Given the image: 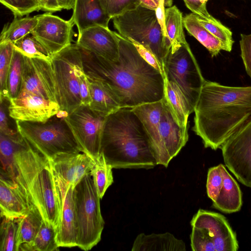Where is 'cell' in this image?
Masks as SVG:
<instances>
[{
	"label": "cell",
	"mask_w": 251,
	"mask_h": 251,
	"mask_svg": "<svg viewBox=\"0 0 251 251\" xmlns=\"http://www.w3.org/2000/svg\"><path fill=\"white\" fill-rule=\"evenodd\" d=\"M119 58L111 61L79 47L84 71L88 78L107 84L118 98L121 108L161 100L164 98L163 75L146 62L133 44L115 32Z\"/></svg>",
	"instance_id": "6da1fadb"
},
{
	"label": "cell",
	"mask_w": 251,
	"mask_h": 251,
	"mask_svg": "<svg viewBox=\"0 0 251 251\" xmlns=\"http://www.w3.org/2000/svg\"><path fill=\"white\" fill-rule=\"evenodd\" d=\"M194 112L193 130L205 148L216 150L250 118L251 86L205 80Z\"/></svg>",
	"instance_id": "7a4b0ae2"
},
{
	"label": "cell",
	"mask_w": 251,
	"mask_h": 251,
	"mask_svg": "<svg viewBox=\"0 0 251 251\" xmlns=\"http://www.w3.org/2000/svg\"><path fill=\"white\" fill-rule=\"evenodd\" d=\"M100 151L113 169H150L157 165L144 126L131 108H121L106 117Z\"/></svg>",
	"instance_id": "3957f363"
},
{
	"label": "cell",
	"mask_w": 251,
	"mask_h": 251,
	"mask_svg": "<svg viewBox=\"0 0 251 251\" xmlns=\"http://www.w3.org/2000/svg\"><path fill=\"white\" fill-rule=\"evenodd\" d=\"M26 142L15 155L14 179L39 210L43 220L57 231L60 210L50 160Z\"/></svg>",
	"instance_id": "277c9868"
},
{
	"label": "cell",
	"mask_w": 251,
	"mask_h": 251,
	"mask_svg": "<svg viewBox=\"0 0 251 251\" xmlns=\"http://www.w3.org/2000/svg\"><path fill=\"white\" fill-rule=\"evenodd\" d=\"M15 122L22 136L49 159L58 154L82 152L65 118L56 114L44 122Z\"/></svg>",
	"instance_id": "5b68a950"
},
{
	"label": "cell",
	"mask_w": 251,
	"mask_h": 251,
	"mask_svg": "<svg viewBox=\"0 0 251 251\" xmlns=\"http://www.w3.org/2000/svg\"><path fill=\"white\" fill-rule=\"evenodd\" d=\"M112 20L119 34L150 49L163 66L171 44L162 33L154 10L140 5Z\"/></svg>",
	"instance_id": "8992f818"
},
{
	"label": "cell",
	"mask_w": 251,
	"mask_h": 251,
	"mask_svg": "<svg viewBox=\"0 0 251 251\" xmlns=\"http://www.w3.org/2000/svg\"><path fill=\"white\" fill-rule=\"evenodd\" d=\"M74 198L76 214L77 247L91 250L101 239L104 222L100 208V198L90 173L75 186Z\"/></svg>",
	"instance_id": "52a82bcc"
},
{
	"label": "cell",
	"mask_w": 251,
	"mask_h": 251,
	"mask_svg": "<svg viewBox=\"0 0 251 251\" xmlns=\"http://www.w3.org/2000/svg\"><path fill=\"white\" fill-rule=\"evenodd\" d=\"M51 65L56 90V102L69 114L81 105L79 75L84 71L82 54L72 44L52 56Z\"/></svg>",
	"instance_id": "ba28073f"
},
{
	"label": "cell",
	"mask_w": 251,
	"mask_h": 251,
	"mask_svg": "<svg viewBox=\"0 0 251 251\" xmlns=\"http://www.w3.org/2000/svg\"><path fill=\"white\" fill-rule=\"evenodd\" d=\"M163 68L164 75L177 86L194 112L205 79L188 43L173 53L170 51Z\"/></svg>",
	"instance_id": "9c48e42d"
},
{
	"label": "cell",
	"mask_w": 251,
	"mask_h": 251,
	"mask_svg": "<svg viewBox=\"0 0 251 251\" xmlns=\"http://www.w3.org/2000/svg\"><path fill=\"white\" fill-rule=\"evenodd\" d=\"M106 119L89 106L82 105L65 118L82 152L94 161L101 153V140Z\"/></svg>",
	"instance_id": "30bf717a"
},
{
	"label": "cell",
	"mask_w": 251,
	"mask_h": 251,
	"mask_svg": "<svg viewBox=\"0 0 251 251\" xmlns=\"http://www.w3.org/2000/svg\"><path fill=\"white\" fill-rule=\"evenodd\" d=\"M220 148L227 168L241 183L251 188V119Z\"/></svg>",
	"instance_id": "8fae6325"
},
{
	"label": "cell",
	"mask_w": 251,
	"mask_h": 251,
	"mask_svg": "<svg viewBox=\"0 0 251 251\" xmlns=\"http://www.w3.org/2000/svg\"><path fill=\"white\" fill-rule=\"evenodd\" d=\"M35 94L56 102V90L51 63L24 55L21 90L19 95Z\"/></svg>",
	"instance_id": "7c38bea8"
},
{
	"label": "cell",
	"mask_w": 251,
	"mask_h": 251,
	"mask_svg": "<svg viewBox=\"0 0 251 251\" xmlns=\"http://www.w3.org/2000/svg\"><path fill=\"white\" fill-rule=\"evenodd\" d=\"M33 35L52 56L72 44L75 25L72 18L65 20L50 12L37 15Z\"/></svg>",
	"instance_id": "4fadbf2b"
},
{
	"label": "cell",
	"mask_w": 251,
	"mask_h": 251,
	"mask_svg": "<svg viewBox=\"0 0 251 251\" xmlns=\"http://www.w3.org/2000/svg\"><path fill=\"white\" fill-rule=\"evenodd\" d=\"M190 224L192 226L201 229L214 245L216 251L238 250L239 245L236 233L223 215L200 209Z\"/></svg>",
	"instance_id": "5bb4252c"
},
{
	"label": "cell",
	"mask_w": 251,
	"mask_h": 251,
	"mask_svg": "<svg viewBox=\"0 0 251 251\" xmlns=\"http://www.w3.org/2000/svg\"><path fill=\"white\" fill-rule=\"evenodd\" d=\"M50 160L56 185L64 190L71 185L75 186L90 173L95 163L90 157L82 152L58 154Z\"/></svg>",
	"instance_id": "9a60e30c"
},
{
	"label": "cell",
	"mask_w": 251,
	"mask_h": 251,
	"mask_svg": "<svg viewBox=\"0 0 251 251\" xmlns=\"http://www.w3.org/2000/svg\"><path fill=\"white\" fill-rule=\"evenodd\" d=\"M58 104L39 96L26 94L9 100V117L15 121L44 122L56 115Z\"/></svg>",
	"instance_id": "2e32d148"
},
{
	"label": "cell",
	"mask_w": 251,
	"mask_h": 251,
	"mask_svg": "<svg viewBox=\"0 0 251 251\" xmlns=\"http://www.w3.org/2000/svg\"><path fill=\"white\" fill-rule=\"evenodd\" d=\"M160 121V150L156 158L157 165L167 167L188 140V128L179 126L173 119L163 99Z\"/></svg>",
	"instance_id": "e0dca14e"
},
{
	"label": "cell",
	"mask_w": 251,
	"mask_h": 251,
	"mask_svg": "<svg viewBox=\"0 0 251 251\" xmlns=\"http://www.w3.org/2000/svg\"><path fill=\"white\" fill-rule=\"evenodd\" d=\"M79 47L111 61L119 58V47L114 31L108 27L96 25L78 35L75 43Z\"/></svg>",
	"instance_id": "ac0fdd59"
},
{
	"label": "cell",
	"mask_w": 251,
	"mask_h": 251,
	"mask_svg": "<svg viewBox=\"0 0 251 251\" xmlns=\"http://www.w3.org/2000/svg\"><path fill=\"white\" fill-rule=\"evenodd\" d=\"M31 204L15 179L0 175L1 217L19 218L27 212Z\"/></svg>",
	"instance_id": "d6986e66"
},
{
	"label": "cell",
	"mask_w": 251,
	"mask_h": 251,
	"mask_svg": "<svg viewBox=\"0 0 251 251\" xmlns=\"http://www.w3.org/2000/svg\"><path fill=\"white\" fill-rule=\"evenodd\" d=\"M75 186L70 185L61 211L56 241L59 247H77L76 214L74 198Z\"/></svg>",
	"instance_id": "ffe728a7"
},
{
	"label": "cell",
	"mask_w": 251,
	"mask_h": 251,
	"mask_svg": "<svg viewBox=\"0 0 251 251\" xmlns=\"http://www.w3.org/2000/svg\"><path fill=\"white\" fill-rule=\"evenodd\" d=\"M71 18L78 34L96 25L108 27L111 20L103 10L99 0H75Z\"/></svg>",
	"instance_id": "44dd1931"
},
{
	"label": "cell",
	"mask_w": 251,
	"mask_h": 251,
	"mask_svg": "<svg viewBox=\"0 0 251 251\" xmlns=\"http://www.w3.org/2000/svg\"><path fill=\"white\" fill-rule=\"evenodd\" d=\"M132 109L144 126L156 160L160 150V121L163 109L162 100L143 104Z\"/></svg>",
	"instance_id": "7402d4cb"
},
{
	"label": "cell",
	"mask_w": 251,
	"mask_h": 251,
	"mask_svg": "<svg viewBox=\"0 0 251 251\" xmlns=\"http://www.w3.org/2000/svg\"><path fill=\"white\" fill-rule=\"evenodd\" d=\"M91 102L90 108L98 114L105 117L121 108L120 100L105 83L89 78Z\"/></svg>",
	"instance_id": "603a6c76"
},
{
	"label": "cell",
	"mask_w": 251,
	"mask_h": 251,
	"mask_svg": "<svg viewBox=\"0 0 251 251\" xmlns=\"http://www.w3.org/2000/svg\"><path fill=\"white\" fill-rule=\"evenodd\" d=\"M223 178V184L213 206L226 213L239 211L242 205V193L236 181L222 164L219 165Z\"/></svg>",
	"instance_id": "cb8c5ba5"
},
{
	"label": "cell",
	"mask_w": 251,
	"mask_h": 251,
	"mask_svg": "<svg viewBox=\"0 0 251 251\" xmlns=\"http://www.w3.org/2000/svg\"><path fill=\"white\" fill-rule=\"evenodd\" d=\"M186 245L182 240L176 238L170 232L139 234L135 238L132 251H185Z\"/></svg>",
	"instance_id": "d4e9b609"
},
{
	"label": "cell",
	"mask_w": 251,
	"mask_h": 251,
	"mask_svg": "<svg viewBox=\"0 0 251 251\" xmlns=\"http://www.w3.org/2000/svg\"><path fill=\"white\" fill-rule=\"evenodd\" d=\"M163 76V100L176 124L181 127H188V118L192 113L190 106L177 86Z\"/></svg>",
	"instance_id": "484cf974"
},
{
	"label": "cell",
	"mask_w": 251,
	"mask_h": 251,
	"mask_svg": "<svg viewBox=\"0 0 251 251\" xmlns=\"http://www.w3.org/2000/svg\"><path fill=\"white\" fill-rule=\"evenodd\" d=\"M183 22L188 32L208 50L212 57L217 56L222 50H225L221 42L199 22L195 14L186 15Z\"/></svg>",
	"instance_id": "4316f807"
},
{
	"label": "cell",
	"mask_w": 251,
	"mask_h": 251,
	"mask_svg": "<svg viewBox=\"0 0 251 251\" xmlns=\"http://www.w3.org/2000/svg\"><path fill=\"white\" fill-rule=\"evenodd\" d=\"M18 223L17 251L22 245L32 242L38 233L43 221L39 210L31 204L27 212L16 219Z\"/></svg>",
	"instance_id": "83f0119b"
},
{
	"label": "cell",
	"mask_w": 251,
	"mask_h": 251,
	"mask_svg": "<svg viewBox=\"0 0 251 251\" xmlns=\"http://www.w3.org/2000/svg\"><path fill=\"white\" fill-rule=\"evenodd\" d=\"M183 19L182 12L176 5L165 8L166 29L172 53L187 43L183 30Z\"/></svg>",
	"instance_id": "f1b7e54d"
},
{
	"label": "cell",
	"mask_w": 251,
	"mask_h": 251,
	"mask_svg": "<svg viewBox=\"0 0 251 251\" xmlns=\"http://www.w3.org/2000/svg\"><path fill=\"white\" fill-rule=\"evenodd\" d=\"M26 143L24 138L22 140H16L0 133V175L14 178L15 155Z\"/></svg>",
	"instance_id": "f546056e"
},
{
	"label": "cell",
	"mask_w": 251,
	"mask_h": 251,
	"mask_svg": "<svg viewBox=\"0 0 251 251\" xmlns=\"http://www.w3.org/2000/svg\"><path fill=\"white\" fill-rule=\"evenodd\" d=\"M38 22L37 16L15 17L13 21L3 27L0 37V43H15L31 33Z\"/></svg>",
	"instance_id": "4dcf8cb0"
},
{
	"label": "cell",
	"mask_w": 251,
	"mask_h": 251,
	"mask_svg": "<svg viewBox=\"0 0 251 251\" xmlns=\"http://www.w3.org/2000/svg\"><path fill=\"white\" fill-rule=\"evenodd\" d=\"M57 231L51 225L43 221L40 228L33 240L22 245L18 251H53L59 248L56 241Z\"/></svg>",
	"instance_id": "1f68e13d"
},
{
	"label": "cell",
	"mask_w": 251,
	"mask_h": 251,
	"mask_svg": "<svg viewBox=\"0 0 251 251\" xmlns=\"http://www.w3.org/2000/svg\"><path fill=\"white\" fill-rule=\"evenodd\" d=\"M112 169L107 163L101 152L99 157L95 161L94 166L90 172L100 199L113 182Z\"/></svg>",
	"instance_id": "d6a6232c"
},
{
	"label": "cell",
	"mask_w": 251,
	"mask_h": 251,
	"mask_svg": "<svg viewBox=\"0 0 251 251\" xmlns=\"http://www.w3.org/2000/svg\"><path fill=\"white\" fill-rule=\"evenodd\" d=\"M23 60L24 55L14 47L7 79L9 100L17 97L20 93L22 82Z\"/></svg>",
	"instance_id": "836d02e7"
},
{
	"label": "cell",
	"mask_w": 251,
	"mask_h": 251,
	"mask_svg": "<svg viewBox=\"0 0 251 251\" xmlns=\"http://www.w3.org/2000/svg\"><path fill=\"white\" fill-rule=\"evenodd\" d=\"M195 15L199 22L221 42L225 47V50L230 52L234 43L232 32L230 29L213 17L207 20Z\"/></svg>",
	"instance_id": "e575fe53"
},
{
	"label": "cell",
	"mask_w": 251,
	"mask_h": 251,
	"mask_svg": "<svg viewBox=\"0 0 251 251\" xmlns=\"http://www.w3.org/2000/svg\"><path fill=\"white\" fill-rule=\"evenodd\" d=\"M13 45L14 48L27 57L43 59L51 63L52 56L31 34L22 38Z\"/></svg>",
	"instance_id": "d590c367"
},
{
	"label": "cell",
	"mask_w": 251,
	"mask_h": 251,
	"mask_svg": "<svg viewBox=\"0 0 251 251\" xmlns=\"http://www.w3.org/2000/svg\"><path fill=\"white\" fill-rule=\"evenodd\" d=\"M14 50L10 42L0 43V101H9L7 79Z\"/></svg>",
	"instance_id": "8d00e7d4"
},
{
	"label": "cell",
	"mask_w": 251,
	"mask_h": 251,
	"mask_svg": "<svg viewBox=\"0 0 251 251\" xmlns=\"http://www.w3.org/2000/svg\"><path fill=\"white\" fill-rule=\"evenodd\" d=\"M1 218L2 220L0 229V251H17L18 223L17 219Z\"/></svg>",
	"instance_id": "74e56055"
},
{
	"label": "cell",
	"mask_w": 251,
	"mask_h": 251,
	"mask_svg": "<svg viewBox=\"0 0 251 251\" xmlns=\"http://www.w3.org/2000/svg\"><path fill=\"white\" fill-rule=\"evenodd\" d=\"M0 1L12 12L14 17H23L41 10L39 0H0Z\"/></svg>",
	"instance_id": "f35d334b"
},
{
	"label": "cell",
	"mask_w": 251,
	"mask_h": 251,
	"mask_svg": "<svg viewBox=\"0 0 251 251\" xmlns=\"http://www.w3.org/2000/svg\"><path fill=\"white\" fill-rule=\"evenodd\" d=\"M104 12L111 19L141 4L140 0H99Z\"/></svg>",
	"instance_id": "ab89813d"
},
{
	"label": "cell",
	"mask_w": 251,
	"mask_h": 251,
	"mask_svg": "<svg viewBox=\"0 0 251 251\" xmlns=\"http://www.w3.org/2000/svg\"><path fill=\"white\" fill-rule=\"evenodd\" d=\"M223 184V176L219 165L209 168L207 173L206 192L212 201L216 200Z\"/></svg>",
	"instance_id": "60d3db41"
},
{
	"label": "cell",
	"mask_w": 251,
	"mask_h": 251,
	"mask_svg": "<svg viewBox=\"0 0 251 251\" xmlns=\"http://www.w3.org/2000/svg\"><path fill=\"white\" fill-rule=\"evenodd\" d=\"M190 235L191 246L194 251H216L213 243L201 228L192 226Z\"/></svg>",
	"instance_id": "b9f144b4"
},
{
	"label": "cell",
	"mask_w": 251,
	"mask_h": 251,
	"mask_svg": "<svg viewBox=\"0 0 251 251\" xmlns=\"http://www.w3.org/2000/svg\"><path fill=\"white\" fill-rule=\"evenodd\" d=\"M7 100L0 101V133L13 140H19L23 138L17 129L13 128L8 119V106H6L5 101Z\"/></svg>",
	"instance_id": "7bdbcfd3"
},
{
	"label": "cell",
	"mask_w": 251,
	"mask_h": 251,
	"mask_svg": "<svg viewBox=\"0 0 251 251\" xmlns=\"http://www.w3.org/2000/svg\"><path fill=\"white\" fill-rule=\"evenodd\" d=\"M128 40L133 44L141 56L164 75L163 66L154 53L149 48L134 40L131 39Z\"/></svg>",
	"instance_id": "ee69618b"
},
{
	"label": "cell",
	"mask_w": 251,
	"mask_h": 251,
	"mask_svg": "<svg viewBox=\"0 0 251 251\" xmlns=\"http://www.w3.org/2000/svg\"><path fill=\"white\" fill-rule=\"evenodd\" d=\"M241 57L247 74L251 79V34H241Z\"/></svg>",
	"instance_id": "f6af8a7d"
},
{
	"label": "cell",
	"mask_w": 251,
	"mask_h": 251,
	"mask_svg": "<svg viewBox=\"0 0 251 251\" xmlns=\"http://www.w3.org/2000/svg\"><path fill=\"white\" fill-rule=\"evenodd\" d=\"M186 6L194 14L207 20L213 16L208 12L206 3L208 0H183Z\"/></svg>",
	"instance_id": "bcb514c9"
},
{
	"label": "cell",
	"mask_w": 251,
	"mask_h": 251,
	"mask_svg": "<svg viewBox=\"0 0 251 251\" xmlns=\"http://www.w3.org/2000/svg\"><path fill=\"white\" fill-rule=\"evenodd\" d=\"M79 80L81 105L89 106L91 102L90 81L84 71L80 73Z\"/></svg>",
	"instance_id": "7dc6e473"
},
{
	"label": "cell",
	"mask_w": 251,
	"mask_h": 251,
	"mask_svg": "<svg viewBox=\"0 0 251 251\" xmlns=\"http://www.w3.org/2000/svg\"><path fill=\"white\" fill-rule=\"evenodd\" d=\"M165 6L164 0H160L157 7L155 10L158 22L164 36L168 38L165 25Z\"/></svg>",
	"instance_id": "c3c4849f"
},
{
	"label": "cell",
	"mask_w": 251,
	"mask_h": 251,
	"mask_svg": "<svg viewBox=\"0 0 251 251\" xmlns=\"http://www.w3.org/2000/svg\"><path fill=\"white\" fill-rule=\"evenodd\" d=\"M40 1L41 10L50 13L61 11L55 0H40Z\"/></svg>",
	"instance_id": "681fc988"
},
{
	"label": "cell",
	"mask_w": 251,
	"mask_h": 251,
	"mask_svg": "<svg viewBox=\"0 0 251 251\" xmlns=\"http://www.w3.org/2000/svg\"><path fill=\"white\" fill-rule=\"evenodd\" d=\"M56 2L61 9L70 10L73 9L75 0H55Z\"/></svg>",
	"instance_id": "f907efd6"
},
{
	"label": "cell",
	"mask_w": 251,
	"mask_h": 251,
	"mask_svg": "<svg viewBox=\"0 0 251 251\" xmlns=\"http://www.w3.org/2000/svg\"><path fill=\"white\" fill-rule=\"evenodd\" d=\"M160 0H140L141 5L151 9L155 10L157 7Z\"/></svg>",
	"instance_id": "816d5d0a"
},
{
	"label": "cell",
	"mask_w": 251,
	"mask_h": 251,
	"mask_svg": "<svg viewBox=\"0 0 251 251\" xmlns=\"http://www.w3.org/2000/svg\"><path fill=\"white\" fill-rule=\"evenodd\" d=\"M173 0H164V5L165 7H169L172 6Z\"/></svg>",
	"instance_id": "f5cc1de1"
},
{
	"label": "cell",
	"mask_w": 251,
	"mask_h": 251,
	"mask_svg": "<svg viewBox=\"0 0 251 251\" xmlns=\"http://www.w3.org/2000/svg\"></svg>",
	"instance_id": "db71d44e"
},
{
	"label": "cell",
	"mask_w": 251,
	"mask_h": 251,
	"mask_svg": "<svg viewBox=\"0 0 251 251\" xmlns=\"http://www.w3.org/2000/svg\"></svg>",
	"instance_id": "11a10c76"
}]
</instances>
